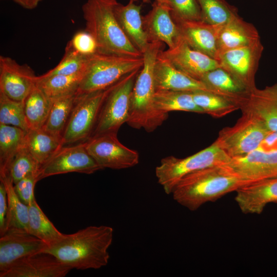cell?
<instances>
[{"instance_id": "obj_34", "label": "cell", "mask_w": 277, "mask_h": 277, "mask_svg": "<svg viewBox=\"0 0 277 277\" xmlns=\"http://www.w3.org/2000/svg\"><path fill=\"white\" fill-rule=\"evenodd\" d=\"M202 20L213 25H223L237 16L236 9L224 0H197Z\"/></svg>"}, {"instance_id": "obj_29", "label": "cell", "mask_w": 277, "mask_h": 277, "mask_svg": "<svg viewBox=\"0 0 277 277\" xmlns=\"http://www.w3.org/2000/svg\"><path fill=\"white\" fill-rule=\"evenodd\" d=\"M84 71L71 75L37 76L36 85L50 98L76 94Z\"/></svg>"}, {"instance_id": "obj_4", "label": "cell", "mask_w": 277, "mask_h": 277, "mask_svg": "<svg viewBox=\"0 0 277 277\" xmlns=\"http://www.w3.org/2000/svg\"><path fill=\"white\" fill-rule=\"evenodd\" d=\"M143 56L140 57L96 52L88 56L77 95L108 88L127 74L141 69Z\"/></svg>"}, {"instance_id": "obj_26", "label": "cell", "mask_w": 277, "mask_h": 277, "mask_svg": "<svg viewBox=\"0 0 277 277\" xmlns=\"http://www.w3.org/2000/svg\"><path fill=\"white\" fill-rule=\"evenodd\" d=\"M28 206V231L46 243L49 246L65 235L60 232L43 211L35 199Z\"/></svg>"}, {"instance_id": "obj_19", "label": "cell", "mask_w": 277, "mask_h": 277, "mask_svg": "<svg viewBox=\"0 0 277 277\" xmlns=\"http://www.w3.org/2000/svg\"><path fill=\"white\" fill-rule=\"evenodd\" d=\"M144 29L150 42L160 41L172 48L180 35L168 6L155 1L151 10L142 17Z\"/></svg>"}, {"instance_id": "obj_46", "label": "cell", "mask_w": 277, "mask_h": 277, "mask_svg": "<svg viewBox=\"0 0 277 277\" xmlns=\"http://www.w3.org/2000/svg\"><path fill=\"white\" fill-rule=\"evenodd\" d=\"M13 1V0H12Z\"/></svg>"}, {"instance_id": "obj_27", "label": "cell", "mask_w": 277, "mask_h": 277, "mask_svg": "<svg viewBox=\"0 0 277 277\" xmlns=\"http://www.w3.org/2000/svg\"><path fill=\"white\" fill-rule=\"evenodd\" d=\"M155 108L168 113L170 111H182L204 114L195 103L191 92L174 90H156L154 95Z\"/></svg>"}, {"instance_id": "obj_44", "label": "cell", "mask_w": 277, "mask_h": 277, "mask_svg": "<svg viewBox=\"0 0 277 277\" xmlns=\"http://www.w3.org/2000/svg\"><path fill=\"white\" fill-rule=\"evenodd\" d=\"M157 2H159V3H162V4H167V2H168V0H155Z\"/></svg>"}, {"instance_id": "obj_12", "label": "cell", "mask_w": 277, "mask_h": 277, "mask_svg": "<svg viewBox=\"0 0 277 277\" xmlns=\"http://www.w3.org/2000/svg\"><path fill=\"white\" fill-rule=\"evenodd\" d=\"M37 77L28 65L0 56V92L10 98L23 102L36 85Z\"/></svg>"}, {"instance_id": "obj_9", "label": "cell", "mask_w": 277, "mask_h": 277, "mask_svg": "<svg viewBox=\"0 0 277 277\" xmlns=\"http://www.w3.org/2000/svg\"><path fill=\"white\" fill-rule=\"evenodd\" d=\"M103 169L88 152L85 142L63 146L39 169L37 179L70 172L92 174Z\"/></svg>"}, {"instance_id": "obj_39", "label": "cell", "mask_w": 277, "mask_h": 277, "mask_svg": "<svg viewBox=\"0 0 277 277\" xmlns=\"http://www.w3.org/2000/svg\"><path fill=\"white\" fill-rule=\"evenodd\" d=\"M69 42L75 50L86 56L91 55L97 51L94 38L86 30L76 32Z\"/></svg>"}, {"instance_id": "obj_32", "label": "cell", "mask_w": 277, "mask_h": 277, "mask_svg": "<svg viewBox=\"0 0 277 277\" xmlns=\"http://www.w3.org/2000/svg\"><path fill=\"white\" fill-rule=\"evenodd\" d=\"M24 111L30 129L42 128L48 116L51 98L35 85L24 101Z\"/></svg>"}, {"instance_id": "obj_1", "label": "cell", "mask_w": 277, "mask_h": 277, "mask_svg": "<svg viewBox=\"0 0 277 277\" xmlns=\"http://www.w3.org/2000/svg\"><path fill=\"white\" fill-rule=\"evenodd\" d=\"M113 237L111 227L90 226L73 233L65 234L45 252L53 254L72 269H98L108 263V249Z\"/></svg>"}, {"instance_id": "obj_36", "label": "cell", "mask_w": 277, "mask_h": 277, "mask_svg": "<svg viewBox=\"0 0 277 277\" xmlns=\"http://www.w3.org/2000/svg\"><path fill=\"white\" fill-rule=\"evenodd\" d=\"M88 57V56L83 55L75 50L68 42L60 63L54 68L42 75H71L83 71L85 69Z\"/></svg>"}, {"instance_id": "obj_33", "label": "cell", "mask_w": 277, "mask_h": 277, "mask_svg": "<svg viewBox=\"0 0 277 277\" xmlns=\"http://www.w3.org/2000/svg\"><path fill=\"white\" fill-rule=\"evenodd\" d=\"M191 93L195 103L204 114L213 117L221 118L240 109L235 104L220 95L201 90Z\"/></svg>"}, {"instance_id": "obj_20", "label": "cell", "mask_w": 277, "mask_h": 277, "mask_svg": "<svg viewBox=\"0 0 277 277\" xmlns=\"http://www.w3.org/2000/svg\"><path fill=\"white\" fill-rule=\"evenodd\" d=\"M240 110L259 120L269 131L276 132L277 84L261 89H253Z\"/></svg>"}, {"instance_id": "obj_17", "label": "cell", "mask_w": 277, "mask_h": 277, "mask_svg": "<svg viewBox=\"0 0 277 277\" xmlns=\"http://www.w3.org/2000/svg\"><path fill=\"white\" fill-rule=\"evenodd\" d=\"M226 165L249 181L277 177V151L256 150L246 155L231 159Z\"/></svg>"}, {"instance_id": "obj_45", "label": "cell", "mask_w": 277, "mask_h": 277, "mask_svg": "<svg viewBox=\"0 0 277 277\" xmlns=\"http://www.w3.org/2000/svg\"><path fill=\"white\" fill-rule=\"evenodd\" d=\"M137 0H130V2H134ZM144 3H149L150 2V0H142Z\"/></svg>"}, {"instance_id": "obj_23", "label": "cell", "mask_w": 277, "mask_h": 277, "mask_svg": "<svg viewBox=\"0 0 277 277\" xmlns=\"http://www.w3.org/2000/svg\"><path fill=\"white\" fill-rule=\"evenodd\" d=\"M259 40L260 37L255 27L238 15L220 26L217 41L219 55L223 52L249 45Z\"/></svg>"}, {"instance_id": "obj_16", "label": "cell", "mask_w": 277, "mask_h": 277, "mask_svg": "<svg viewBox=\"0 0 277 277\" xmlns=\"http://www.w3.org/2000/svg\"><path fill=\"white\" fill-rule=\"evenodd\" d=\"M234 200L245 214H260L270 203H277V177L251 182L239 188Z\"/></svg>"}, {"instance_id": "obj_24", "label": "cell", "mask_w": 277, "mask_h": 277, "mask_svg": "<svg viewBox=\"0 0 277 277\" xmlns=\"http://www.w3.org/2000/svg\"><path fill=\"white\" fill-rule=\"evenodd\" d=\"M141 10V6L129 1L126 5L118 3L115 6L114 13L125 34L132 44L143 54L150 43L144 29Z\"/></svg>"}, {"instance_id": "obj_5", "label": "cell", "mask_w": 277, "mask_h": 277, "mask_svg": "<svg viewBox=\"0 0 277 277\" xmlns=\"http://www.w3.org/2000/svg\"><path fill=\"white\" fill-rule=\"evenodd\" d=\"M231 158L214 142L206 148L188 157L169 156L162 159L155 168L158 183L167 194L186 175L209 167L228 164Z\"/></svg>"}, {"instance_id": "obj_40", "label": "cell", "mask_w": 277, "mask_h": 277, "mask_svg": "<svg viewBox=\"0 0 277 277\" xmlns=\"http://www.w3.org/2000/svg\"><path fill=\"white\" fill-rule=\"evenodd\" d=\"M37 176V173H31L14 184L16 193L27 205H29L35 199L34 189L36 183L38 181Z\"/></svg>"}, {"instance_id": "obj_14", "label": "cell", "mask_w": 277, "mask_h": 277, "mask_svg": "<svg viewBox=\"0 0 277 277\" xmlns=\"http://www.w3.org/2000/svg\"><path fill=\"white\" fill-rule=\"evenodd\" d=\"M159 55L180 71L199 81L206 72L221 66L217 60L193 49L181 36L174 47L161 50Z\"/></svg>"}, {"instance_id": "obj_2", "label": "cell", "mask_w": 277, "mask_h": 277, "mask_svg": "<svg viewBox=\"0 0 277 277\" xmlns=\"http://www.w3.org/2000/svg\"><path fill=\"white\" fill-rule=\"evenodd\" d=\"M251 182L242 178L226 165L215 166L186 175L171 194L179 204L195 211L204 204L214 202Z\"/></svg>"}, {"instance_id": "obj_3", "label": "cell", "mask_w": 277, "mask_h": 277, "mask_svg": "<svg viewBox=\"0 0 277 277\" xmlns=\"http://www.w3.org/2000/svg\"><path fill=\"white\" fill-rule=\"evenodd\" d=\"M116 0H87L82 6L85 30L94 38L97 52L135 57L143 54L130 42L115 15Z\"/></svg>"}, {"instance_id": "obj_41", "label": "cell", "mask_w": 277, "mask_h": 277, "mask_svg": "<svg viewBox=\"0 0 277 277\" xmlns=\"http://www.w3.org/2000/svg\"><path fill=\"white\" fill-rule=\"evenodd\" d=\"M8 214L7 192L4 183L0 180V235L6 231Z\"/></svg>"}, {"instance_id": "obj_15", "label": "cell", "mask_w": 277, "mask_h": 277, "mask_svg": "<svg viewBox=\"0 0 277 277\" xmlns=\"http://www.w3.org/2000/svg\"><path fill=\"white\" fill-rule=\"evenodd\" d=\"M72 269L53 254L39 252L17 260L0 277H64Z\"/></svg>"}, {"instance_id": "obj_28", "label": "cell", "mask_w": 277, "mask_h": 277, "mask_svg": "<svg viewBox=\"0 0 277 277\" xmlns=\"http://www.w3.org/2000/svg\"><path fill=\"white\" fill-rule=\"evenodd\" d=\"M0 180L5 185L7 196L6 231L16 229L28 231V206L24 203L16 193L14 184L8 173L0 174Z\"/></svg>"}, {"instance_id": "obj_25", "label": "cell", "mask_w": 277, "mask_h": 277, "mask_svg": "<svg viewBox=\"0 0 277 277\" xmlns=\"http://www.w3.org/2000/svg\"><path fill=\"white\" fill-rule=\"evenodd\" d=\"M25 146L41 167L63 146L62 138L43 128L30 129L26 134Z\"/></svg>"}, {"instance_id": "obj_31", "label": "cell", "mask_w": 277, "mask_h": 277, "mask_svg": "<svg viewBox=\"0 0 277 277\" xmlns=\"http://www.w3.org/2000/svg\"><path fill=\"white\" fill-rule=\"evenodd\" d=\"M26 133L19 128L0 124V174L8 173L11 161L25 145Z\"/></svg>"}, {"instance_id": "obj_10", "label": "cell", "mask_w": 277, "mask_h": 277, "mask_svg": "<svg viewBox=\"0 0 277 277\" xmlns=\"http://www.w3.org/2000/svg\"><path fill=\"white\" fill-rule=\"evenodd\" d=\"M117 133H106L91 137L85 142L86 149L102 168L122 169L139 162V154L122 144Z\"/></svg>"}, {"instance_id": "obj_21", "label": "cell", "mask_w": 277, "mask_h": 277, "mask_svg": "<svg viewBox=\"0 0 277 277\" xmlns=\"http://www.w3.org/2000/svg\"><path fill=\"white\" fill-rule=\"evenodd\" d=\"M154 80L156 91L201 90L212 92L202 82L180 71L159 54L154 66Z\"/></svg>"}, {"instance_id": "obj_35", "label": "cell", "mask_w": 277, "mask_h": 277, "mask_svg": "<svg viewBox=\"0 0 277 277\" xmlns=\"http://www.w3.org/2000/svg\"><path fill=\"white\" fill-rule=\"evenodd\" d=\"M0 124L15 126L28 132L30 128L25 114L24 101L12 100L0 92Z\"/></svg>"}, {"instance_id": "obj_30", "label": "cell", "mask_w": 277, "mask_h": 277, "mask_svg": "<svg viewBox=\"0 0 277 277\" xmlns=\"http://www.w3.org/2000/svg\"><path fill=\"white\" fill-rule=\"evenodd\" d=\"M76 96V94H73L51 98L50 110L43 128L49 133L62 138Z\"/></svg>"}, {"instance_id": "obj_38", "label": "cell", "mask_w": 277, "mask_h": 277, "mask_svg": "<svg viewBox=\"0 0 277 277\" xmlns=\"http://www.w3.org/2000/svg\"><path fill=\"white\" fill-rule=\"evenodd\" d=\"M174 21H201L202 12L197 0H168Z\"/></svg>"}, {"instance_id": "obj_11", "label": "cell", "mask_w": 277, "mask_h": 277, "mask_svg": "<svg viewBox=\"0 0 277 277\" xmlns=\"http://www.w3.org/2000/svg\"><path fill=\"white\" fill-rule=\"evenodd\" d=\"M264 47L259 40L252 44L219 54L221 66L250 91L256 88L255 77Z\"/></svg>"}, {"instance_id": "obj_37", "label": "cell", "mask_w": 277, "mask_h": 277, "mask_svg": "<svg viewBox=\"0 0 277 277\" xmlns=\"http://www.w3.org/2000/svg\"><path fill=\"white\" fill-rule=\"evenodd\" d=\"M40 168V165L24 145L11 161L8 173L13 184H15L31 173H37L38 174Z\"/></svg>"}, {"instance_id": "obj_43", "label": "cell", "mask_w": 277, "mask_h": 277, "mask_svg": "<svg viewBox=\"0 0 277 277\" xmlns=\"http://www.w3.org/2000/svg\"><path fill=\"white\" fill-rule=\"evenodd\" d=\"M23 8L27 9H33L36 8L39 2L43 0H13Z\"/></svg>"}, {"instance_id": "obj_13", "label": "cell", "mask_w": 277, "mask_h": 277, "mask_svg": "<svg viewBox=\"0 0 277 277\" xmlns=\"http://www.w3.org/2000/svg\"><path fill=\"white\" fill-rule=\"evenodd\" d=\"M49 246L44 241L21 229H9L0 237V272L18 260L44 252Z\"/></svg>"}, {"instance_id": "obj_6", "label": "cell", "mask_w": 277, "mask_h": 277, "mask_svg": "<svg viewBox=\"0 0 277 277\" xmlns=\"http://www.w3.org/2000/svg\"><path fill=\"white\" fill-rule=\"evenodd\" d=\"M270 132L259 120L242 113L233 126L219 131L214 142L231 159L239 157L255 150Z\"/></svg>"}, {"instance_id": "obj_8", "label": "cell", "mask_w": 277, "mask_h": 277, "mask_svg": "<svg viewBox=\"0 0 277 277\" xmlns=\"http://www.w3.org/2000/svg\"><path fill=\"white\" fill-rule=\"evenodd\" d=\"M111 87L76 95L75 103L63 134V146L85 142L91 137L102 105Z\"/></svg>"}, {"instance_id": "obj_7", "label": "cell", "mask_w": 277, "mask_h": 277, "mask_svg": "<svg viewBox=\"0 0 277 277\" xmlns=\"http://www.w3.org/2000/svg\"><path fill=\"white\" fill-rule=\"evenodd\" d=\"M140 69L127 74L112 86L101 109L93 134L117 133L127 123L133 88Z\"/></svg>"}, {"instance_id": "obj_22", "label": "cell", "mask_w": 277, "mask_h": 277, "mask_svg": "<svg viewBox=\"0 0 277 277\" xmlns=\"http://www.w3.org/2000/svg\"><path fill=\"white\" fill-rule=\"evenodd\" d=\"M210 91L235 104L240 109L250 91L221 66L204 73L200 79Z\"/></svg>"}, {"instance_id": "obj_18", "label": "cell", "mask_w": 277, "mask_h": 277, "mask_svg": "<svg viewBox=\"0 0 277 277\" xmlns=\"http://www.w3.org/2000/svg\"><path fill=\"white\" fill-rule=\"evenodd\" d=\"M180 36L193 49L218 60V34L220 26L201 21H174Z\"/></svg>"}, {"instance_id": "obj_42", "label": "cell", "mask_w": 277, "mask_h": 277, "mask_svg": "<svg viewBox=\"0 0 277 277\" xmlns=\"http://www.w3.org/2000/svg\"><path fill=\"white\" fill-rule=\"evenodd\" d=\"M256 150L261 151H277V131L271 132Z\"/></svg>"}]
</instances>
